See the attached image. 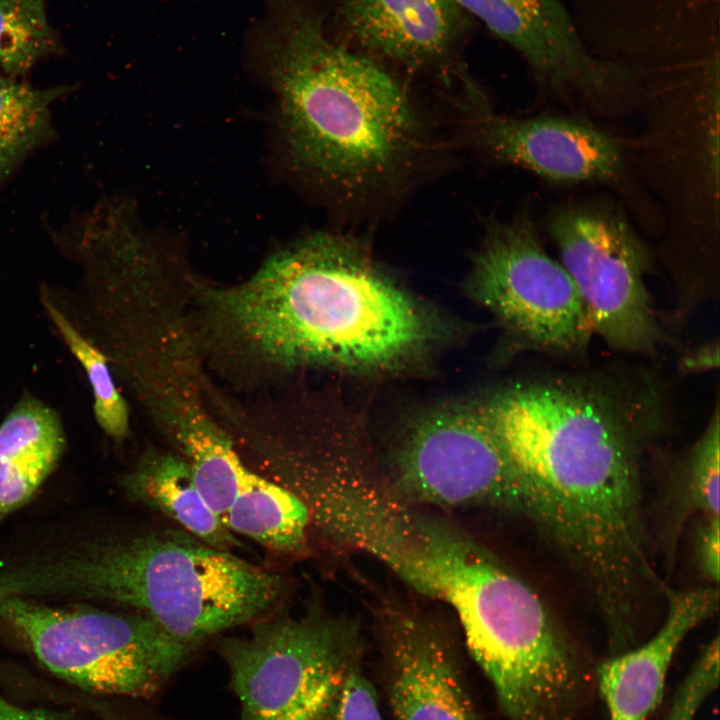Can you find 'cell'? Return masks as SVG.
Segmentation results:
<instances>
[{
    "instance_id": "1",
    "label": "cell",
    "mask_w": 720,
    "mask_h": 720,
    "mask_svg": "<svg viewBox=\"0 0 720 720\" xmlns=\"http://www.w3.org/2000/svg\"><path fill=\"white\" fill-rule=\"evenodd\" d=\"M656 408L649 395L571 378L517 384L481 407L518 474L523 513L601 597L652 569L639 461Z\"/></svg>"
},
{
    "instance_id": "2",
    "label": "cell",
    "mask_w": 720,
    "mask_h": 720,
    "mask_svg": "<svg viewBox=\"0 0 720 720\" xmlns=\"http://www.w3.org/2000/svg\"><path fill=\"white\" fill-rule=\"evenodd\" d=\"M203 296L208 338L219 354L263 372L385 368L431 336L415 302L357 242L333 233L300 239L247 281Z\"/></svg>"
},
{
    "instance_id": "3",
    "label": "cell",
    "mask_w": 720,
    "mask_h": 720,
    "mask_svg": "<svg viewBox=\"0 0 720 720\" xmlns=\"http://www.w3.org/2000/svg\"><path fill=\"white\" fill-rule=\"evenodd\" d=\"M249 44L279 99L296 168L355 201L386 192L416 166L422 119L382 66L330 41L304 0H263Z\"/></svg>"
},
{
    "instance_id": "4",
    "label": "cell",
    "mask_w": 720,
    "mask_h": 720,
    "mask_svg": "<svg viewBox=\"0 0 720 720\" xmlns=\"http://www.w3.org/2000/svg\"><path fill=\"white\" fill-rule=\"evenodd\" d=\"M282 578L187 532L99 533L34 552L0 571V595L104 600L197 648L280 600Z\"/></svg>"
},
{
    "instance_id": "5",
    "label": "cell",
    "mask_w": 720,
    "mask_h": 720,
    "mask_svg": "<svg viewBox=\"0 0 720 720\" xmlns=\"http://www.w3.org/2000/svg\"><path fill=\"white\" fill-rule=\"evenodd\" d=\"M428 576L430 597L454 609L508 720H582L595 668L529 585L456 528L433 545Z\"/></svg>"
},
{
    "instance_id": "6",
    "label": "cell",
    "mask_w": 720,
    "mask_h": 720,
    "mask_svg": "<svg viewBox=\"0 0 720 720\" xmlns=\"http://www.w3.org/2000/svg\"><path fill=\"white\" fill-rule=\"evenodd\" d=\"M0 617L54 676L98 695L151 696L194 651L138 612L60 608L11 596L0 599Z\"/></svg>"
},
{
    "instance_id": "7",
    "label": "cell",
    "mask_w": 720,
    "mask_h": 720,
    "mask_svg": "<svg viewBox=\"0 0 720 720\" xmlns=\"http://www.w3.org/2000/svg\"><path fill=\"white\" fill-rule=\"evenodd\" d=\"M218 649L239 700L238 720H325L361 664L353 629L314 614L258 622Z\"/></svg>"
},
{
    "instance_id": "8",
    "label": "cell",
    "mask_w": 720,
    "mask_h": 720,
    "mask_svg": "<svg viewBox=\"0 0 720 720\" xmlns=\"http://www.w3.org/2000/svg\"><path fill=\"white\" fill-rule=\"evenodd\" d=\"M545 226L593 333L618 351L653 352L664 335L645 283L652 255L623 214L606 203H566Z\"/></svg>"
},
{
    "instance_id": "9",
    "label": "cell",
    "mask_w": 720,
    "mask_h": 720,
    "mask_svg": "<svg viewBox=\"0 0 720 720\" xmlns=\"http://www.w3.org/2000/svg\"><path fill=\"white\" fill-rule=\"evenodd\" d=\"M264 476L305 504L310 525L381 560L417 590L425 570L430 519L407 510L361 471L330 455L273 442L261 452Z\"/></svg>"
},
{
    "instance_id": "10",
    "label": "cell",
    "mask_w": 720,
    "mask_h": 720,
    "mask_svg": "<svg viewBox=\"0 0 720 720\" xmlns=\"http://www.w3.org/2000/svg\"><path fill=\"white\" fill-rule=\"evenodd\" d=\"M471 282L479 301L529 348L574 355L587 347L593 331L579 293L527 211L488 226Z\"/></svg>"
},
{
    "instance_id": "11",
    "label": "cell",
    "mask_w": 720,
    "mask_h": 720,
    "mask_svg": "<svg viewBox=\"0 0 720 720\" xmlns=\"http://www.w3.org/2000/svg\"><path fill=\"white\" fill-rule=\"evenodd\" d=\"M398 492L440 507L486 505L523 513L518 474L480 408H442L421 418L397 457Z\"/></svg>"
},
{
    "instance_id": "12",
    "label": "cell",
    "mask_w": 720,
    "mask_h": 720,
    "mask_svg": "<svg viewBox=\"0 0 720 720\" xmlns=\"http://www.w3.org/2000/svg\"><path fill=\"white\" fill-rule=\"evenodd\" d=\"M474 128L477 143L495 161L552 182L610 183L623 175L621 144L583 120L508 117L478 102Z\"/></svg>"
},
{
    "instance_id": "13",
    "label": "cell",
    "mask_w": 720,
    "mask_h": 720,
    "mask_svg": "<svg viewBox=\"0 0 720 720\" xmlns=\"http://www.w3.org/2000/svg\"><path fill=\"white\" fill-rule=\"evenodd\" d=\"M527 61L538 81L560 93L613 99L621 75L595 60L557 0H455Z\"/></svg>"
},
{
    "instance_id": "14",
    "label": "cell",
    "mask_w": 720,
    "mask_h": 720,
    "mask_svg": "<svg viewBox=\"0 0 720 720\" xmlns=\"http://www.w3.org/2000/svg\"><path fill=\"white\" fill-rule=\"evenodd\" d=\"M385 682L393 720H481L448 637L424 618L384 624Z\"/></svg>"
},
{
    "instance_id": "15",
    "label": "cell",
    "mask_w": 720,
    "mask_h": 720,
    "mask_svg": "<svg viewBox=\"0 0 720 720\" xmlns=\"http://www.w3.org/2000/svg\"><path fill=\"white\" fill-rule=\"evenodd\" d=\"M719 593L700 587L672 594L657 632L595 666V691L609 720H647L660 704L672 660L685 638L718 609Z\"/></svg>"
},
{
    "instance_id": "16",
    "label": "cell",
    "mask_w": 720,
    "mask_h": 720,
    "mask_svg": "<svg viewBox=\"0 0 720 720\" xmlns=\"http://www.w3.org/2000/svg\"><path fill=\"white\" fill-rule=\"evenodd\" d=\"M341 14L362 46L414 67L443 58L466 25L455 0H342Z\"/></svg>"
},
{
    "instance_id": "17",
    "label": "cell",
    "mask_w": 720,
    "mask_h": 720,
    "mask_svg": "<svg viewBox=\"0 0 720 720\" xmlns=\"http://www.w3.org/2000/svg\"><path fill=\"white\" fill-rule=\"evenodd\" d=\"M65 447L61 421L39 400H21L0 424V521L26 504Z\"/></svg>"
},
{
    "instance_id": "18",
    "label": "cell",
    "mask_w": 720,
    "mask_h": 720,
    "mask_svg": "<svg viewBox=\"0 0 720 720\" xmlns=\"http://www.w3.org/2000/svg\"><path fill=\"white\" fill-rule=\"evenodd\" d=\"M120 484L127 496L158 510L202 542L225 551L236 545L232 532L202 497L183 457L146 454Z\"/></svg>"
},
{
    "instance_id": "19",
    "label": "cell",
    "mask_w": 720,
    "mask_h": 720,
    "mask_svg": "<svg viewBox=\"0 0 720 720\" xmlns=\"http://www.w3.org/2000/svg\"><path fill=\"white\" fill-rule=\"evenodd\" d=\"M169 400L170 426L195 485L223 521L249 467L193 398L176 393Z\"/></svg>"
},
{
    "instance_id": "20",
    "label": "cell",
    "mask_w": 720,
    "mask_h": 720,
    "mask_svg": "<svg viewBox=\"0 0 720 720\" xmlns=\"http://www.w3.org/2000/svg\"><path fill=\"white\" fill-rule=\"evenodd\" d=\"M223 523L276 552L304 549L310 515L302 500L276 481L248 469Z\"/></svg>"
},
{
    "instance_id": "21",
    "label": "cell",
    "mask_w": 720,
    "mask_h": 720,
    "mask_svg": "<svg viewBox=\"0 0 720 720\" xmlns=\"http://www.w3.org/2000/svg\"><path fill=\"white\" fill-rule=\"evenodd\" d=\"M71 87L34 88L0 74V182L54 135L51 106Z\"/></svg>"
},
{
    "instance_id": "22",
    "label": "cell",
    "mask_w": 720,
    "mask_h": 720,
    "mask_svg": "<svg viewBox=\"0 0 720 720\" xmlns=\"http://www.w3.org/2000/svg\"><path fill=\"white\" fill-rule=\"evenodd\" d=\"M63 53L43 0H0V67L10 77L26 74L39 60Z\"/></svg>"
},
{
    "instance_id": "23",
    "label": "cell",
    "mask_w": 720,
    "mask_h": 720,
    "mask_svg": "<svg viewBox=\"0 0 720 720\" xmlns=\"http://www.w3.org/2000/svg\"><path fill=\"white\" fill-rule=\"evenodd\" d=\"M43 303L52 322L89 379L94 397V414L99 426L115 440L125 438L129 431V410L114 384L104 354L48 299Z\"/></svg>"
},
{
    "instance_id": "24",
    "label": "cell",
    "mask_w": 720,
    "mask_h": 720,
    "mask_svg": "<svg viewBox=\"0 0 720 720\" xmlns=\"http://www.w3.org/2000/svg\"><path fill=\"white\" fill-rule=\"evenodd\" d=\"M719 451L720 423L716 406L685 463L681 497L688 513H700L704 518L719 517Z\"/></svg>"
},
{
    "instance_id": "25",
    "label": "cell",
    "mask_w": 720,
    "mask_h": 720,
    "mask_svg": "<svg viewBox=\"0 0 720 720\" xmlns=\"http://www.w3.org/2000/svg\"><path fill=\"white\" fill-rule=\"evenodd\" d=\"M719 683V638L709 641L681 681L663 720H696Z\"/></svg>"
},
{
    "instance_id": "26",
    "label": "cell",
    "mask_w": 720,
    "mask_h": 720,
    "mask_svg": "<svg viewBox=\"0 0 720 720\" xmlns=\"http://www.w3.org/2000/svg\"><path fill=\"white\" fill-rule=\"evenodd\" d=\"M325 720H384L375 687L361 664L347 675Z\"/></svg>"
},
{
    "instance_id": "27",
    "label": "cell",
    "mask_w": 720,
    "mask_h": 720,
    "mask_svg": "<svg viewBox=\"0 0 720 720\" xmlns=\"http://www.w3.org/2000/svg\"><path fill=\"white\" fill-rule=\"evenodd\" d=\"M719 517L704 518L697 538V560L704 577L717 585L719 581Z\"/></svg>"
},
{
    "instance_id": "28",
    "label": "cell",
    "mask_w": 720,
    "mask_h": 720,
    "mask_svg": "<svg viewBox=\"0 0 720 720\" xmlns=\"http://www.w3.org/2000/svg\"><path fill=\"white\" fill-rule=\"evenodd\" d=\"M0 720H65L41 708H29L12 702L0 693Z\"/></svg>"
},
{
    "instance_id": "29",
    "label": "cell",
    "mask_w": 720,
    "mask_h": 720,
    "mask_svg": "<svg viewBox=\"0 0 720 720\" xmlns=\"http://www.w3.org/2000/svg\"><path fill=\"white\" fill-rule=\"evenodd\" d=\"M718 343L704 344L688 354L681 360L680 367L688 372H702L718 367Z\"/></svg>"
},
{
    "instance_id": "30",
    "label": "cell",
    "mask_w": 720,
    "mask_h": 720,
    "mask_svg": "<svg viewBox=\"0 0 720 720\" xmlns=\"http://www.w3.org/2000/svg\"><path fill=\"white\" fill-rule=\"evenodd\" d=\"M108 720H159L156 717L144 712H133L125 709H116L111 713Z\"/></svg>"
}]
</instances>
